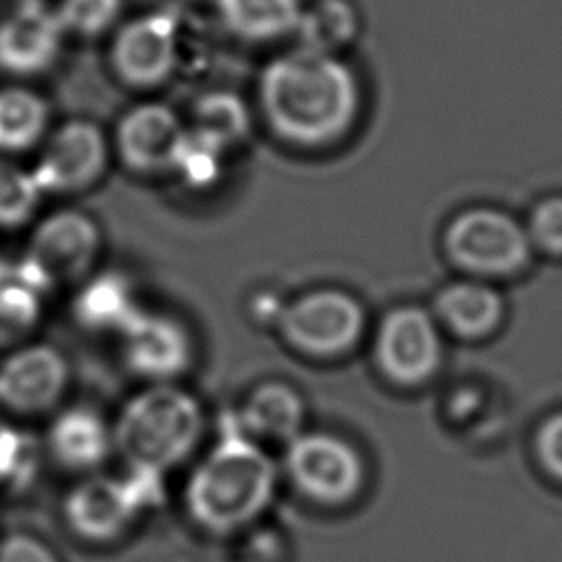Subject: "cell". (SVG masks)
Instances as JSON below:
<instances>
[{
	"instance_id": "cell-20",
	"label": "cell",
	"mask_w": 562,
	"mask_h": 562,
	"mask_svg": "<svg viewBox=\"0 0 562 562\" xmlns=\"http://www.w3.org/2000/svg\"><path fill=\"white\" fill-rule=\"evenodd\" d=\"M112 443V430L101 415L81 406L61 413L48 435V446L57 463L72 470L101 463Z\"/></svg>"
},
{
	"instance_id": "cell-28",
	"label": "cell",
	"mask_w": 562,
	"mask_h": 562,
	"mask_svg": "<svg viewBox=\"0 0 562 562\" xmlns=\"http://www.w3.org/2000/svg\"><path fill=\"white\" fill-rule=\"evenodd\" d=\"M40 191L33 173L0 160V226L11 228L24 224L35 213Z\"/></svg>"
},
{
	"instance_id": "cell-10",
	"label": "cell",
	"mask_w": 562,
	"mask_h": 562,
	"mask_svg": "<svg viewBox=\"0 0 562 562\" xmlns=\"http://www.w3.org/2000/svg\"><path fill=\"white\" fill-rule=\"evenodd\" d=\"M127 367L156 382H171L193 362V338L182 321L167 312L140 310L123 329Z\"/></svg>"
},
{
	"instance_id": "cell-5",
	"label": "cell",
	"mask_w": 562,
	"mask_h": 562,
	"mask_svg": "<svg viewBox=\"0 0 562 562\" xmlns=\"http://www.w3.org/2000/svg\"><path fill=\"white\" fill-rule=\"evenodd\" d=\"M360 301L340 288H314L288 301L277 323L285 342L303 356L331 360L351 351L364 334Z\"/></svg>"
},
{
	"instance_id": "cell-11",
	"label": "cell",
	"mask_w": 562,
	"mask_h": 562,
	"mask_svg": "<svg viewBox=\"0 0 562 562\" xmlns=\"http://www.w3.org/2000/svg\"><path fill=\"white\" fill-rule=\"evenodd\" d=\"M108 167V138L92 121H68L48 140L37 169L40 189L72 193L92 187Z\"/></svg>"
},
{
	"instance_id": "cell-29",
	"label": "cell",
	"mask_w": 562,
	"mask_h": 562,
	"mask_svg": "<svg viewBox=\"0 0 562 562\" xmlns=\"http://www.w3.org/2000/svg\"><path fill=\"white\" fill-rule=\"evenodd\" d=\"M533 250L562 259V193L538 200L525 222Z\"/></svg>"
},
{
	"instance_id": "cell-14",
	"label": "cell",
	"mask_w": 562,
	"mask_h": 562,
	"mask_svg": "<svg viewBox=\"0 0 562 562\" xmlns=\"http://www.w3.org/2000/svg\"><path fill=\"white\" fill-rule=\"evenodd\" d=\"M68 384V364L50 345H26L0 364V406L20 415L50 411Z\"/></svg>"
},
{
	"instance_id": "cell-12",
	"label": "cell",
	"mask_w": 562,
	"mask_h": 562,
	"mask_svg": "<svg viewBox=\"0 0 562 562\" xmlns=\"http://www.w3.org/2000/svg\"><path fill=\"white\" fill-rule=\"evenodd\" d=\"M143 509L147 505L130 476L86 479L68 494L64 505L70 529L92 542L119 538Z\"/></svg>"
},
{
	"instance_id": "cell-3",
	"label": "cell",
	"mask_w": 562,
	"mask_h": 562,
	"mask_svg": "<svg viewBox=\"0 0 562 562\" xmlns=\"http://www.w3.org/2000/svg\"><path fill=\"white\" fill-rule=\"evenodd\" d=\"M202 428L198 397L173 382H156L127 400L112 439L130 468L165 472L193 452Z\"/></svg>"
},
{
	"instance_id": "cell-34",
	"label": "cell",
	"mask_w": 562,
	"mask_h": 562,
	"mask_svg": "<svg viewBox=\"0 0 562 562\" xmlns=\"http://www.w3.org/2000/svg\"><path fill=\"white\" fill-rule=\"evenodd\" d=\"M2 270H4V263H2V255H0V279H2Z\"/></svg>"
},
{
	"instance_id": "cell-23",
	"label": "cell",
	"mask_w": 562,
	"mask_h": 562,
	"mask_svg": "<svg viewBox=\"0 0 562 562\" xmlns=\"http://www.w3.org/2000/svg\"><path fill=\"white\" fill-rule=\"evenodd\" d=\"M226 154L228 149L220 140L187 123L184 134L173 151L169 171L176 173L184 187L193 191H206L222 180Z\"/></svg>"
},
{
	"instance_id": "cell-1",
	"label": "cell",
	"mask_w": 562,
	"mask_h": 562,
	"mask_svg": "<svg viewBox=\"0 0 562 562\" xmlns=\"http://www.w3.org/2000/svg\"><path fill=\"white\" fill-rule=\"evenodd\" d=\"M257 108L270 132L301 149L342 140L362 110L360 77L345 57L294 46L263 64Z\"/></svg>"
},
{
	"instance_id": "cell-2",
	"label": "cell",
	"mask_w": 562,
	"mask_h": 562,
	"mask_svg": "<svg viewBox=\"0 0 562 562\" xmlns=\"http://www.w3.org/2000/svg\"><path fill=\"white\" fill-rule=\"evenodd\" d=\"M274 490V461L228 413L217 441L187 479L184 505L204 531L226 536L248 529L270 507Z\"/></svg>"
},
{
	"instance_id": "cell-16",
	"label": "cell",
	"mask_w": 562,
	"mask_h": 562,
	"mask_svg": "<svg viewBox=\"0 0 562 562\" xmlns=\"http://www.w3.org/2000/svg\"><path fill=\"white\" fill-rule=\"evenodd\" d=\"M437 323L463 340L490 336L505 316L503 294L483 279H459L446 283L432 301Z\"/></svg>"
},
{
	"instance_id": "cell-33",
	"label": "cell",
	"mask_w": 562,
	"mask_h": 562,
	"mask_svg": "<svg viewBox=\"0 0 562 562\" xmlns=\"http://www.w3.org/2000/svg\"><path fill=\"white\" fill-rule=\"evenodd\" d=\"M15 435L11 428L0 419V479L9 472L15 461Z\"/></svg>"
},
{
	"instance_id": "cell-22",
	"label": "cell",
	"mask_w": 562,
	"mask_h": 562,
	"mask_svg": "<svg viewBox=\"0 0 562 562\" xmlns=\"http://www.w3.org/2000/svg\"><path fill=\"white\" fill-rule=\"evenodd\" d=\"M48 125L46 101L26 88L0 90V149L24 151L31 149Z\"/></svg>"
},
{
	"instance_id": "cell-9",
	"label": "cell",
	"mask_w": 562,
	"mask_h": 562,
	"mask_svg": "<svg viewBox=\"0 0 562 562\" xmlns=\"http://www.w3.org/2000/svg\"><path fill=\"white\" fill-rule=\"evenodd\" d=\"M101 233L92 217L64 209L40 222L29 250L26 270L33 283L61 285L81 279L94 263Z\"/></svg>"
},
{
	"instance_id": "cell-24",
	"label": "cell",
	"mask_w": 562,
	"mask_h": 562,
	"mask_svg": "<svg viewBox=\"0 0 562 562\" xmlns=\"http://www.w3.org/2000/svg\"><path fill=\"white\" fill-rule=\"evenodd\" d=\"M130 283L121 277L97 279L81 299V314L90 325L119 331L140 312Z\"/></svg>"
},
{
	"instance_id": "cell-27",
	"label": "cell",
	"mask_w": 562,
	"mask_h": 562,
	"mask_svg": "<svg viewBox=\"0 0 562 562\" xmlns=\"http://www.w3.org/2000/svg\"><path fill=\"white\" fill-rule=\"evenodd\" d=\"M55 13L64 33L92 40L119 22L123 0H59Z\"/></svg>"
},
{
	"instance_id": "cell-32",
	"label": "cell",
	"mask_w": 562,
	"mask_h": 562,
	"mask_svg": "<svg viewBox=\"0 0 562 562\" xmlns=\"http://www.w3.org/2000/svg\"><path fill=\"white\" fill-rule=\"evenodd\" d=\"M288 301H281L274 292H261L252 299V314L261 323H272L277 325L281 318V312Z\"/></svg>"
},
{
	"instance_id": "cell-35",
	"label": "cell",
	"mask_w": 562,
	"mask_h": 562,
	"mask_svg": "<svg viewBox=\"0 0 562 562\" xmlns=\"http://www.w3.org/2000/svg\"><path fill=\"white\" fill-rule=\"evenodd\" d=\"M0 2H4V0H0Z\"/></svg>"
},
{
	"instance_id": "cell-13",
	"label": "cell",
	"mask_w": 562,
	"mask_h": 562,
	"mask_svg": "<svg viewBox=\"0 0 562 562\" xmlns=\"http://www.w3.org/2000/svg\"><path fill=\"white\" fill-rule=\"evenodd\" d=\"M64 29L53 7L44 0H18L0 20V70L37 75L59 55Z\"/></svg>"
},
{
	"instance_id": "cell-25",
	"label": "cell",
	"mask_w": 562,
	"mask_h": 562,
	"mask_svg": "<svg viewBox=\"0 0 562 562\" xmlns=\"http://www.w3.org/2000/svg\"><path fill=\"white\" fill-rule=\"evenodd\" d=\"M217 29L215 20L200 18L191 11H178L176 18V59L178 72L193 77L206 70L217 57Z\"/></svg>"
},
{
	"instance_id": "cell-4",
	"label": "cell",
	"mask_w": 562,
	"mask_h": 562,
	"mask_svg": "<svg viewBox=\"0 0 562 562\" xmlns=\"http://www.w3.org/2000/svg\"><path fill=\"white\" fill-rule=\"evenodd\" d=\"M448 259L474 279L514 277L533 255L525 222L494 206H472L457 213L443 228Z\"/></svg>"
},
{
	"instance_id": "cell-26",
	"label": "cell",
	"mask_w": 562,
	"mask_h": 562,
	"mask_svg": "<svg viewBox=\"0 0 562 562\" xmlns=\"http://www.w3.org/2000/svg\"><path fill=\"white\" fill-rule=\"evenodd\" d=\"M40 296L33 285L0 281V347H13L31 336L40 321Z\"/></svg>"
},
{
	"instance_id": "cell-15",
	"label": "cell",
	"mask_w": 562,
	"mask_h": 562,
	"mask_svg": "<svg viewBox=\"0 0 562 562\" xmlns=\"http://www.w3.org/2000/svg\"><path fill=\"white\" fill-rule=\"evenodd\" d=\"M187 123L167 103L143 101L130 108L114 132L119 158L134 171H169Z\"/></svg>"
},
{
	"instance_id": "cell-19",
	"label": "cell",
	"mask_w": 562,
	"mask_h": 562,
	"mask_svg": "<svg viewBox=\"0 0 562 562\" xmlns=\"http://www.w3.org/2000/svg\"><path fill=\"white\" fill-rule=\"evenodd\" d=\"M364 20L356 0H305L294 33V46L345 57L360 40Z\"/></svg>"
},
{
	"instance_id": "cell-6",
	"label": "cell",
	"mask_w": 562,
	"mask_h": 562,
	"mask_svg": "<svg viewBox=\"0 0 562 562\" xmlns=\"http://www.w3.org/2000/svg\"><path fill=\"white\" fill-rule=\"evenodd\" d=\"M285 446V472L305 498L345 505L360 494L364 461L351 441L327 430H303Z\"/></svg>"
},
{
	"instance_id": "cell-8",
	"label": "cell",
	"mask_w": 562,
	"mask_h": 562,
	"mask_svg": "<svg viewBox=\"0 0 562 562\" xmlns=\"http://www.w3.org/2000/svg\"><path fill=\"white\" fill-rule=\"evenodd\" d=\"M178 9H156L121 24L110 44V66L130 88L151 90L178 72Z\"/></svg>"
},
{
	"instance_id": "cell-21",
	"label": "cell",
	"mask_w": 562,
	"mask_h": 562,
	"mask_svg": "<svg viewBox=\"0 0 562 562\" xmlns=\"http://www.w3.org/2000/svg\"><path fill=\"white\" fill-rule=\"evenodd\" d=\"M189 125L206 132L231 151L248 138L252 112L233 90H206L193 101Z\"/></svg>"
},
{
	"instance_id": "cell-31",
	"label": "cell",
	"mask_w": 562,
	"mask_h": 562,
	"mask_svg": "<svg viewBox=\"0 0 562 562\" xmlns=\"http://www.w3.org/2000/svg\"><path fill=\"white\" fill-rule=\"evenodd\" d=\"M0 562H59V560L37 538L26 533H13L0 542Z\"/></svg>"
},
{
	"instance_id": "cell-30",
	"label": "cell",
	"mask_w": 562,
	"mask_h": 562,
	"mask_svg": "<svg viewBox=\"0 0 562 562\" xmlns=\"http://www.w3.org/2000/svg\"><path fill=\"white\" fill-rule=\"evenodd\" d=\"M533 454L544 474L562 483V411L547 415L536 428Z\"/></svg>"
},
{
	"instance_id": "cell-18",
	"label": "cell",
	"mask_w": 562,
	"mask_h": 562,
	"mask_svg": "<svg viewBox=\"0 0 562 562\" xmlns=\"http://www.w3.org/2000/svg\"><path fill=\"white\" fill-rule=\"evenodd\" d=\"M241 428L255 441H283L290 443L303 432L305 404L303 397L283 382L259 384L239 411H235Z\"/></svg>"
},
{
	"instance_id": "cell-7",
	"label": "cell",
	"mask_w": 562,
	"mask_h": 562,
	"mask_svg": "<svg viewBox=\"0 0 562 562\" xmlns=\"http://www.w3.org/2000/svg\"><path fill=\"white\" fill-rule=\"evenodd\" d=\"M378 369L400 386H417L435 378L443 360V336L435 314L419 305L389 310L375 331Z\"/></svg>"
},
{
	"instance_id": "cell-17",
	"label": "cell",
	"mask_w": 562,
	"mask_h": 562,
	"mask_svg": "<svg viewBox=\"0 0 562 562\" xmlns=\"http://www.w3.org/2000/svg\"><path fill=\"white\" fill-rule=\"evenodd\" d=\"M305 0H213L215 22L239 42L272 44L294 37Z\"/></svg>"
}]
</instances>
